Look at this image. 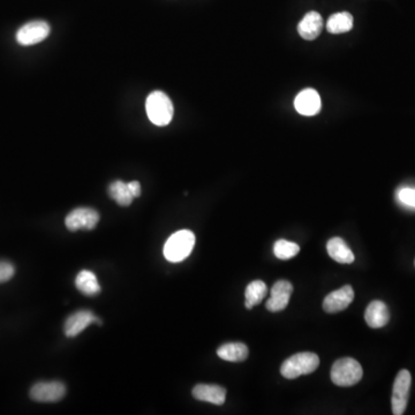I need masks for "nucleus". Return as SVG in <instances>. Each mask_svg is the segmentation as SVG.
<instances>
[{"label":"nucleus","instance_id":"obj_8","mask_svg":"<svg viewBox=\"0 0 415 415\" xmlns=\"http://www.w3.org/2000/svg\"><path fill=\"white\" fill-rule=\"evenodd\" d=\"M65 395V384L58 381L38 382L31 389V398L38 403L59 402Z\"/></svg>","mask_w":415,"mask_h":415},{"label":"nucleus","instance_id":"obj_12","mask_svg":"<svg viewBox=\"0 0 415 415\" xmlns=\"http://www.w3.org/2000/svg\"><path fill=\"white\" fill-rule=\"evenodd\" d=\"M321 97L315 89H305L294 99V108L303 116H315L320 112Z\"/></svg>","mask_w":415,"mask_h":415},{"label":"nucleus","instance_id":"obj_1","mask_svg":"<svg viewBox=\"0 0 415 415\" xmlns=\"http://www.w3.org/2000/svg\"><path fill=\"white\" fill-rule=\"evenodd\" d=\"M194 245V233L189 230H181L167 239L164 245V256L170 262H181L191 255Z\"/></svg>","mask_w":415,"mask_h":415},{"label":"nucleus","instance_id":"obj_2","mask_svg":"<svg viewBox=\"0 0 415 415\" xmlns=\"http://www.w3.org/2000/svg\"><path fill=\"white\" fill-rule=\"evenodd\" d=\"M146 111L150 121L156 126H167L173 118V104L163 92H153L148 96Z\"/></svg>","mask_w":415,"mask_h":415},{"label":"nucleus","instance_id":"obj_24","mask_svg":"<svg viewBox=\"0 0 415 415\" xmlns=\"http://www.w3.org/2000/svg\"><path fill=\"white\" fill-rule=\"evenodd\" d=\"M15 275V266L8 261H0V284L6 282Z\"/></svg>","mask_w":415,"mask_h":415},{"label":"nucleus","instance_id":"obj_9","mask_svg":"<svg viewBox=\"0 0 415 415\" xmlns=\"http://www.w3.org/2000/svg\"><path fill=\"white\" fill-rule=\"evenodd\" d=\"M293 285L287 280H278L270 291V298L266 301V310L277 313L285 310L292 296Z\"/></svg>","mask_w":415,"mask_h":415},{"label":"nucleus","instance_id":"obj_5","mask_svg":"<svg viewBox=\"0 0 415 415\" xmlns=\"http://www.w3.org/2000/svg\"><path fill=\"white\" fill-rule=\"evenodd\" d=\"M412 383L411 373L406 369L399 371L396 376L393 389H392V413L395 415H402L405 413L409 402V389Z\"/></svg>","mask_w":415,"mask_h":415},{"label":"nucleus","instance_id":"obj_23","mask_svg":"<svg viewBox=\"0 0 415 415\" xmlns=\"http://www.w3.org/2000/svg\"><path fill=\"white\" fill-rule=\"evenodd\" d=\"M397 198L406 207L415 208V188H400L397 193Z\"/></svg>","mask_w":415,"mask_h":415},{"label":"nucleus","instance_id":"obj_21","mask_svg":"<svg viewBox=\"0 0 415 415\" xmlns=\"http://www.w3.org/2000/svg\"><path fill=\"white\" fill-rule=\"evenodd\" d=\"M109 195L118 205L123 207H128L134 200L128 184L121 180L113 181L112 184L110 185Z\"/></svg>","mask_w":415,"mask_h":415},{"label":"nucleus","instance_id":"obj_19","mask_svg":"<svg viewBox=\"0 0 415 415\" xmlns=\"http://www.w3.org/2000/svg\"><path fill=\"white\" fill-rule=\"evenodd\" d=\"M268 294V287L262 280H254L246 287L245 306L247 310H252L253 307L262 303V300Z\"/></svg>","mask_w":415,"mask_h":415},{"label":"nucleus","instance_id":"obj_18","mask_svg":"<svg viewBox=\"0 0 415 415\" xmlns=\"http://www.w3.org/2000/svg\"><path fill=\"white\" fill-rule=\"evenodd\" d=\"M75 285L78 291L85 296H92L101 292V286L95 273L89 270H82L78 273L75 280Z\"/></svg>","mask_w":415,"mask_h":415},{"label":"nucleus","instance_id":"obj_3","mask_svg":"<svg viewBox=\"0 0 415 415\" xmlns=\"http://www.w3.org/2000/svg\"><path fill=\"white\" fill-rule=\"evenodd\" d=\"M320 366V357L315 353L303 352L296 353L287 360L280 367V374L287 380H294L301 375L312 374Z\"/></svg>","mask_w":415,"mask_h":415},{"label":"nucleus","instance_id":"obj_10","mask_svg":"<svg viewBox=\"0 0 415 415\" xmlns=\"http://www.w3.org/2000/svg\"><path fill=\"white\" fill-rule=\"evenodd\" d=\"M354 299V291L350 285H345L341 289L331 292L325 296L323 310L329 314L339 313L346 310Z\"/></svg>","mask_w":415,"mask_h":415},{"label":"nucleus","instance_id":"obj_6","mask_svg":"<svg viewBox=\"0 0 415 415\" xmlns=\"http://www.w3.org/2000/svg\"><path fill=\"white\" fill-rule=\"evenodd\" d=\"M99 221V214L95 209L76 208L67 214L65 224L69 231L75 232L78 230H94Z\"/></svg>","mask_w":415,"mask_h":415},{"label":"nucleus","instance_id":"obj_16","mask_svg":"<svg viewBox=\"0 0 415 415\" xmlns=\"http://www.w3.org/2000/svg\"><path fill=\"white\" fill-rule=\"evenodd\" d=\"M328 254L331 259L341 264H350L354 262V254L341 238H332L327 244Z\"/></svg>","mask_w":415,"mask_h":415},{"label":"nucleus","instance_id":"obj_7","mask_svg":"<svg viewBox=\"0 0 415 415\" xmlns=\"http://www.w3.org/2000/svg\"><path fill=\"white\" fill-rule=\"evenodd\" d=\"M50 34V26L45 21H31L17 31V41L22 46H31L44 41Z\"/></svg>","mask_w":415,"mask_h":415},{"label":"nucleus","instance_id":"obj_14","mask_svg":"<svg viewBox=\"0 0 415 415\" xmlns=\"http://www.w3.org/2000/svg\"><path fill=\"white\" fill-rule=\"evenodd\" d=\"M364 320L366 323L373 329L384 327L390 320L388 306L380 300L371 301L364 313Z\"/></svg>","mask_w":415,"mask_h":415},{"label":"nucleus","instance_id":"obj_25","mask_svg":"<svg viewBox=\"0 0 415 415\" xmlns=\"http://www.w3.org/2000/svg\"><path fill=\"white\" fill-rule=\"evenodd\" d=\"M128 187H130V193L133 195L134 198H139L141 195V185L139 181H130L128 183Z\"/></svg>","mask_w":415,"mask_h":415},{"label":"nucleus","instance_id":"obj_22","mask_svg":"<svg viewBox=\"0 0 415 415\" xmlns=\"http://www.w3.org/2000/svg\"><path fill=\"white\" fill-rule=\"evenodd\" d=\"M299 252V245H296L294 242L284 240V239H280L273 246V253H275L277 259L284 260V261L293 259L294 256L298 255Z\"/></svg>","mask_w":415,"mask_h":415},{"label":"nucleus","instance_id":"obj_11","mask_svg":"<svg viewBox=\"0 0 415 415\" xmlns=\"http://www.w3.org/2000/svg\"><path fill=\"white\" fill-rule=\"evenodd\" d=\"M92 323H102L90 310H78L66 320L65 334L67 337H76Z\"/></svg>","mask_w":415,"mask_h":415},{"label":"nucleus","instance_id":"obj_20","mask_svg":"<svg viewBox=\"0 0 415 415\" xmlns=\"http://www.w3.org/2000/svg\"><path fill=\"white\" fill-rule=\"evenodd\" d=\"M353 28V17L348 12L332 14L327 22V29L331 34H343Z\"/></svg>","mask_w":415,"mask_h":415},{"label":"nucleus","instance_id":"obj_4","mask_svg":"<svg viewBox=\"0 0 415 415\" xmlns=\"http://www.w3.org/2000/svg\"><path fill=\"white\" fill-rule=\"evenodd\" d=\"M364 371L361 364L352 357L336 361L331 368V381L338 387H352L361 381Z\"/></svg>","mask_w":415,"mask_h":415},{"label":"nucleus","instance_id":"obj_17","mask_svg":"<svg viewBox=\"0 0 415 415\" xmlns=\"http://www.w3.org/2000/svg\"><path fill=\"white\" fill-rule=\"evenodd\" d=\"M248 347L242 343H228L217 350L218 357L230 362H242L248 357Z\"/></svg>","mask_w":415,"mask_h":415},{"label":"nucleus","instance_id":"obj_13","mask_svg":"<svg viewBox=\"0 0 415 415\" xmlns=\"http://www.w3.org/2000/svg\"><path fill=\"white\" fill-rule=\"evenodd\" d=\"M322 31H323V19L321 17V14L315 10L308 12L298 24L300 36L307 41H313L319 37Z\"/></svg>","mask_w":415,"mask_h":415},{"label":"nucleus","instance_id":"obj_15","mask_svg":"<svg viewBox=\"0 0 415 415\" xmlns=\"http://www.w3.org/2000/svg\"><path fill=\"white\" fill-rule=\"evenodd\" d=\"M193 397L201 402L223 405L226 399V390L219 385L198 384L193 389Z\"/></svg>","mask_w":415,"mask_h":415}]
</instances>
